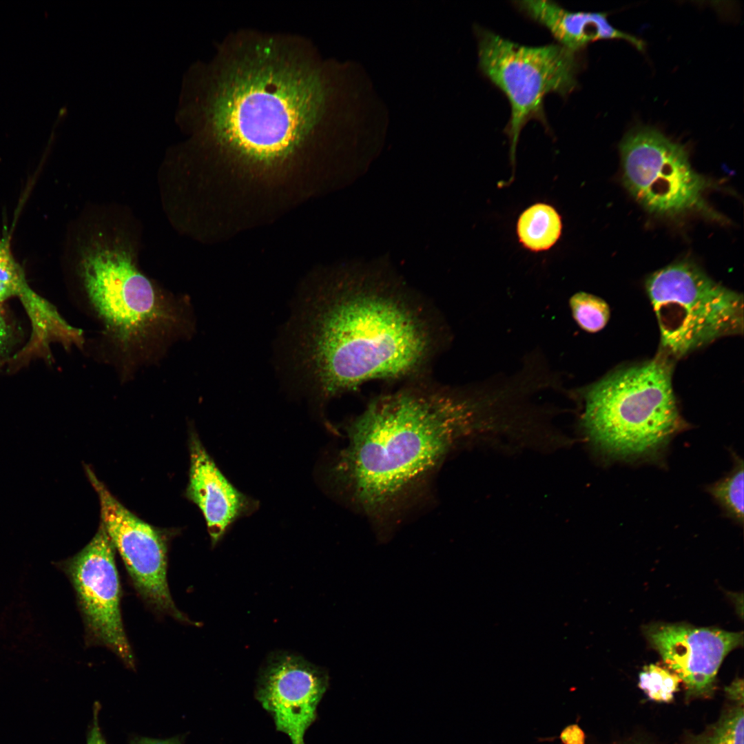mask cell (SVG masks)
<instances>
[{
    "instance_id": "cell-1",
    "label": "cell",
    "mask_w": 744,
    "mask_h": 744,
    "mask_svg": "<svg viewBox=\"0 0 744 744\" xmlns=\"http://www.w3.org/2000/svg\"><path fill=\"white\" fill-rule=\"evenodd\" d=\"M511 424L508 393L495 379L463 386L411 380L373 398L351 421L329 478L354 507L382 517L423 487L457 446L506 437Z\"/></svg>"
},
{
    "instance_id": "cell-2",
    "label": "cell",
    "mask_w": 744,
    "mask_h": 744,
    "mask_svg": "<svg viewBox=\"0 0 744 744\" xmlns=\"http://www.w3.org/2000/svg\"><path fill=\"white\" fill-rule=\"evenodd\" d=\"M297 314L293 364L319 403L372 380L424 378L442 343L426 304L397 280L375 271L329 279Z\"/></svg>"
},
{
    "instance_id": "cell-3",
    "label": "cell",
    "mask_w": 744,
    "mask_h": 744,
    "mask_svg": "<svg viewBox=\"0 0 744 744\" xmlns=\"http://www.w3.org/2000/svg\"><path fill=\"white\" fill-rule=\"evenodd\" d=\"M217 94L216 135L237 154L256 161L291 153L314 125L322 103V87L313 71L269 52L236 65Z\"/></svg>"
},
{
    "instance_id": "cell-4",
    "label": "cell",
    "mask_w": 744,
    "mask_h": 744,
    "mask_svg": "<svg viewBox=\"0 0 744 744\" xmlns=\"http://www.w3.org/2000/svg\"><path fill=\"white\" fill-rule=\"evenodd\" d=\"M566 393L580 406L578 423L586 441L607 456L650 455L683 426L667 358L615 369Z\"/></svg>"
},
{
    "instance_id": "cell-5",
    "label": "cell",
    "mask_w": 744,
    "mask_h": 744,
    "mask_svg": "<svg viewBox=\"0 0 744 744\" xmlns=\"http://www.w3.org/2000/svg\"><path fill=\"white\" fill-rule=\"evenodd\" d=\"M79 272L90 306L123 351L144 349L182 325L179 309L137 269L123 245L92 242Z\"/></svg>"
},
{
    "instance_id": "cell-6",
    "label": "cell",
    "mask_w": 744,
    "mask_h": 744,
    "mask_svg": "<svg viewBox=\"0 0 744 744\" xmlns=\"http://www.w3.org/2000/svg\"><path fill=\"white\" fill-rule=\"evenodd\" d=\"M645 289L668 355L680 358L743 332V296L694 263L678 262L657 271Z\"/></svg>"
},
{
    "instance_id": "cell-7",
    "label": "cell",
    "mask_w": 744,
    "mask_h": 744,
    "mask_svg": "<svg viewBox=\"0 0 744 744\" xmlns=\"http://www.w3.org/2000/svg\"><path fill=\"white\" fill-rule=\"evenodd\" d=\"M479 67L506 97L510 116L505 131L515 165L519 135L530 120L546 126L544 100L551 93L566 96L577 85L578 53L555 43L522 45L486 29L477 31Z\"/></svg>"
},
{
    "instance_id": "cell-8",
    "label": "cell",
    "mask_w": 744,
    "mask_h": 744,
    "mask_svg": "<svg viewBox=\"0 0 744 744\" xmlns=\"http://www.w3.org/2000/svg\"><path fill=\"white\" fill-rule=\"evenodd\" d=\"M623 181L650 213L665 216L705 210V177L692 167L687 149L648 126L630 130L619 145Z\"/></svg>"
},
{
    "instance_id": "cell-9",
    "label": "cell",
    "mask_w": 744,
    "mask_h": 744,
    "mask_svg": "<svg viewBox=\"0 0 744 744\" xmlns=\"http://www.w3.org/2000/svg\"><path fill=\"white\" fill-rule=\"evenodd\" d=\"M59 565L74 587L88 639L106 646L133 667L134 655L121 613L113 546L103 525L85 548Z\"/></svg>"
},
{
    "instance_id": "cell-10",
    "label": "cell",
    "mask_w": 744,
    "mask_h": 744,
    "mask_svg": "<svg viewBox=\"0 0 744 744\" xmlns=\"http://www.w3.org/2000/svg\"><path fill=\"white\" fill-rule=\"evenodd\" d=\"M85 471L100 500L101 524L138 593L156 610L189 622L176 608L169 592L167 546L163 536L123 506L89 466Z\"/></svg>"
},
{
    "instance_id": "cell-11",
    "label": "cell",
    "mask_w": 744,
    "mask_h": 744,
    "mask_svg": "<svg viewBox=\"0 0 744 744\" xmlns=\"http://www.w3.org/2000/svg\"><path fill=\"white\" fill-rule=\"evenodd\" d=\"M329 686V676L300 656L271 655L260 673L256 696L272 716L276 730L292 744H304L317 707Z\"/></svg>"
},
{
    "instance_id": "cell-12",
    "label": "cell",
    "mask_w": 744,
    "mask_h": 744,
    "mask_svg": "<svg viewBox=\"0 0 744 744\" xmlns=\"http://www.w3.org/2000/svg\"><path fill=\"white\" fill-rule=\"evenodd\" d=\"M644 634L666 668L684 683L688 699L712 695L724 658L743 643V632L683 623L652 624L644 628Z\"/></svg>"
},
{
    "instance_id": "cell-13",
    "label": "cell",
    "mask_w": 744,
    "mask_h": 744,
    "mask_svg": "<svg viewBox=\"0 0 744 744\" xmlns=\"http://www.w3.org/2000/svg\"><path fill=\"white\" fill-rule=\"evenodd\" d=\"M190 466L186 495L200 510L212 546H215L238 519L251 515L258 500L234 486L209 455L198 435L189 436Z\"/></svg>"
},
{
    "instance_id": "cell-14",
    "label": "cell",
    "mask_w": 744,
    "mask_h": 744,
    "mask_svg": "<svg viewBox=\"0 0 744 744\" xmlns=\"http://www.w3.org/2000/svg\"><path fill=\"white\" fill-rule=\"evenodd\" d=\"M515 6L530 19L546 28L557 43L579 53L598 40L621 39L640 51L644 43L612 25L605 12H573L548 0L515 1Z\"/></svg>"
},
{
    "instance_id": "cell-15",
    "label": "cell",
    "mask_w": 744,
    "mask_h": 744,
    "mask_svg": "<svg viewBox=\"0 0 744 744\" xmlns=\"http://www.w3.org/2000/svg\"><path fill=\"white\" fill-rule=\"evenodd\" d=\"M17 298L31 324V335L44 338L54 333L62 322L56 309L29 285L24 271L15 260L9 241L0 239V304Z\"/></svg>"
},
{
    "instance_id": "cell-16",
    "label": "cell",
    "mask_w": 744,
    "mask_h": 744,
    "mask_svg": "<svg viewBox=\"0 0 744 744\" xmlns=\"http://www.w3.org/2000/svg\"><path fill=\"white\" fill-rule=\"evenodd\" d=\"M561 218L556 209L545 203H537L519 216L517 232L522 245L533 251L549 249L559 240Z\"/></svg>"
},
{
    "instance_id": "cell-17",
    "label": "cell",
    "mask_w": 744,
    "mask_h": 744,
    "mask_svg": "<svg viewBox=\"0 0 744 744\" xmlns=\"http://www.w3.org/2000/svg\"><path fill=\"white\" fill-rule=\"evenodd\" d=\"M743 463L738 460L727 475L708 488L728 515L741 523L743 521Z\"/></svg>"
},
{
    "instance_id": "cell-18",
    "label": "cell",
    "mask_w": 744,
    "mask_h": 744,
    "mask_svg": "<svg viewBox=\"0 0 744 744\" xmlns=\"http://www.w3.org/2000/svg\"><path fill=\"white\" fill-rule=\"evenodd\" d=\"M572 317L581 329L588 333H597L607 324L610 316V307L602 298L580 291L569 300Z\"/></svg>"
},
{
    "instance_id": "cell-19",
    "label": "cell",
    "mask_w": 744,
    "mask_h": 744,
    "mask_svg": "<svg viewBox=\"0 0 744 744\" xmlns=\"http://www.w3.org/2000/svg\"><path fill=\"white\" fill-rule=\"evenodd\" d=\"M743 712L739 705L725 711L705 733L694 738L692 744H743Z\"/></svg>"
},
{
    "instance_id": "cell-20",
    "label": "cell",
    "mask_w": 744,
    "mask_h": 744,
    "mask_svg": "<svg viewBox=\"0 0 744 744\" xmlns=\"http://www.w3.org/2000/svg\"><path fill=\"white\" fill-rule=\"evenodd\" d=\"M681 683L677 674L657 664L645 666L639 676V688L652 701L669 703Z\"/></svg>"
},
{
    "instance_id": "cell-21",
    "label": "cell",
    "mask_w": 744,
    "mask_h": 744,
    "mask_svg": "<svg viewBox=\"0 0 744 744\" xmlns=\"http://www.w3.org/2000/svg\"><path fill=\"white\" fill-rule=\"evenodd\" d=\"M16 342L14 328L0 304V366L13 358Z\"/></svg>"
},
{
    "instance_id": "cell-22",
    "label": "cell",
    "mask_w": 744,
    "mask_h": 744,
    "mask_svg": "<svg viewBox=\"0 0 744 744\" xmlns=\"http://www.w3.org/2000/svg\"><path fill=\"white\" fill-rule=\"evenodd\" d=\"M558 738L562 744H586V734L577 723L566 726L558 736L539 741H553Z\"/></svg>"
},
{
    "instance_id": "cell-23",
    "label": "cell",
    "mask_w": 744,
    "mask_h": 744,
    "mask_svg": "<svg viewBox=\"0 0 744 744\" xmlns=\"http://www.w3.org/2000/svg\"><path fill=\"white\" fill-rule=\"evenodd\" d=\"M725 694L727 698L736 703L737 705H743V683L742 679L734 680L725 688Z\"/></svg>"
},
{
    "instance_id": "cell-24",
    "label": "cell",
    "mask_w": 744,
    "mask_h": 744,
    "mask_svg": "<svg viewBox=\"0 0 744 744\" xmlns=\"http://www.w3.org/2000/svg\"><path fill=\"white\" fill-rule=\"evenodd\" d=\"M98 712L99 705H96L94 708L93 724L88 733L87 744H107L99 725Z\"/></svg>"
},
{
    "instance_id": "cell-25",
    "label": "cell",
    "mask_w": 744,
    "mask_h": 744,
    "mask_svg": "<svg viewBox=\"0 0 744 744\" xmlns=\"http://www.w3.org/2000/svg\"><path fill=\"white\" fill-rule=\"evenodd\" d=\"M132 744H181L178 738L158 739L152 738H139L133 741Z\"/></svg>"
},
{
    "instance_id": "cell-26",
    "label": "cell",
    "mask_w": 744,
    "mask_h": 744,
    "mask_svg": "<svg viewBox=\"0 0 744 744\" xmlns=\"http://www.w3.org/2000/svg\"><path fill=\"white\" fill-rule=\"evenodd\" d=\"M79 330H80V329H79ZM82 343H83V333H82L81 330H80V336H79V338L78 341H77V342H76L75 344H74L73 345H77V346H79V347H81V344H82ZM19 353H21V354H20V355H21V356H28V355H30L27 354V353H25V352L24 351V350H23V349H21V350L20 351ZM50 355H49V356H46V358H49V357H50Z\"/></svg>"
}]
</instances>
